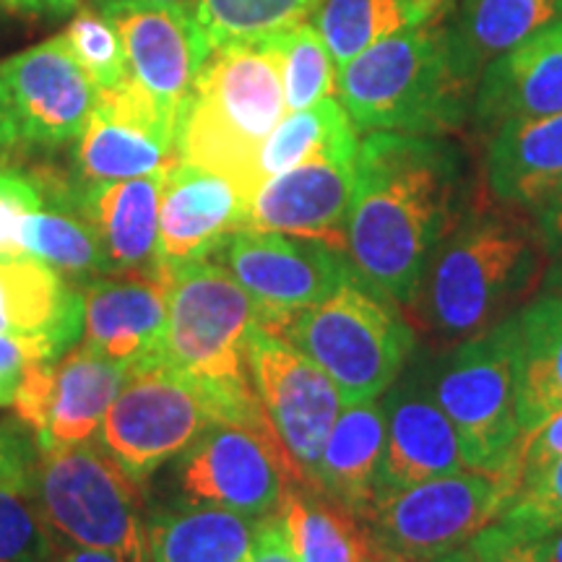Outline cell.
Masks as SVG:
<instances>
[{"label":"cell","mask_w":562,"mask_h":562,"mask_svg":"<svg viewBox=\"0 0 562 562\" xmlns=\"http://www.w3.org/2000/svg\"><path fill=\"white\" fill-rule=\"evenodd\" d=\"M430 372L440 409L461 440L467 469L513 480L524 430L518 422V313L451 347Z\"/></svg>","instance_id":"ba28073f"},{"label":"cell","mask_w":562,"mask_h":562,"mask_svg":"<svg viewBox=\"0 0 562 562\" xmlns=\"http://www.w3.org/2000/svg\"><path fill=\"white\" fill-rule=\"evenodd\" d=\"M60 351L42 336L0 334V389H16L24 368L34 360H55Z\"/></svg>","instance_id":"7bdbcfd3"},{"label":"cell","mask_w":562,"mask_h":562,"mask_svg":"<svg viewBox=\"0 0 562 562\" xmlns=\"http://www.w3.org/2000/svg\"><path fill=\"white\" fill-rule=\"evenodd\" d=\"M383 448L385 409L381 398L347 404L323 446L311 487L364 521L375 508Z\"/></svg>","instance_id":"603a6c76"},{"label":"cell","mask_w":562,"mask_h":562,"mask_svg":"<svg viewBox=\"0 0 562 562\" xmlns=\"http://www.w3.org/2000/svg\"><path fill=\"white\" fill-rule=\"evenodd\" d=\"M432 562H539L531 547L516 529L505 521L490 524L459 550L442 554Z\"/></svg>","instance_id":"60d3db41"},{"label":"cell","mask_w":562,"mask_h":562,"mask_svg":"<svg viewBox=\"0 0 562 562\" xmlns=\"http://www.w3.org/2000/svg\"><path fill=\"white\" fill-rule=\"evenodd\" d=\"M37 456L26 438L24 427L13 422H0V480H21L32 476Z\"/></svg>","instance_id":"ee69618b"},{"label":"cell","mask_w":562,"mask_h":562,"mask_svg":"<svg viewBox=\"0 0 562 562\" xmlns=\"http://www.w3.org/2000/svg\"><path fill=\"white\" fill-rule=\"evenodd\" d=\"M21 250L53 266L66 279L91 281L110 271L97 229L83 216L60 209H40L26 216Z\"/></svg>","instance_id":"836d02e7"},{"label":"cell","mask_w":562,"mask_h":562,"mask_svg":"<svg viewBox=\"0 0 562 562\" xmlns=\"http://www.w3.org/2000/svg\"><path fill=\"white\" fill-rule=\"evenodd\" d=\"M357 149L360 140L349 112L344 110L339 97H326L311 108L284 115L277 131L266 138L256 165L258 188L305 161L355 159Z\"/></svg>","instance_id":"4dcf8cb0"},{"label":"cell","mask_w":562,"mask_h":562,"mask_svg":"<svg viewBox=\"0 0 562 562\" xmlns=\"http://www.w3.org/2000/svg\"><path fill=\"white\" fill-rule=\"evenodd\" d=\"M355 159H315L269 178L248 203L245 229L305 237L347 252Z\"/></svg>","instance_id":"d6986e66"},{"label":"cell","mask_w":562,"mask_h":562,"mask_svg":"<svg viewBox=\"0 0 562 562\" xmlns=\"http://www.w3.org/2000/svg\"><path fill=\"white\" fill-rule=\"evenodd\" d=\"M40 453L32 487L55 542L117 562H151L149 518L136 476L89 440Z\"/></svg>","instance_id":"8992f818"},{"label":"cell","mask_w":562,"mask_h":562,"mask_svg":"<svg viewBox=\"0 0 562 562\" xmlns=\"http://www.w3.org/2000/svg\"><path fill=\"white\" fill-rule=\"evenodd\" d=\"M258 521L182 501L149 518L151 562H250Z\"/></svg>","instance_id":"4316f807"},{"label":"cell","mask_w":562,"mask_h":562,"mask_svg":"<svg viewBox=\"0 0 562 562\" xmlns=\"http://www.w3.org/2000/svg\"><path fill=\"white\" fill-rule=\"evenodd\" d=\"M237 419L240 414L206 385L151 362L128 370L100 427V446L140 482L186 453L211 427Z\"/></svg>","instance_id":"9c48e42d"},{"label":"cell","mask_w":562,"mask_h":562,"mask_svg":"<svg viewBox=\"0 0 562 562\" xmlns=\"http://www.w3.org/2000/svg\"><path fill=\"white\" fill-rule=\"evenodd\" d=\"M83 297L37 258L0 261V334L42 336L66 351L81 336Z\"/></svg>","instance_id":"cb8c5ba5"},{"label":"cell","mask_w":562,"mask_h":562,"mask_svg":"<svg viewBox=\"0 0 562 562\" xmlns=\"http://www.w3.org/2000/svg\"><path fill=\"white\" fill-rule=\"evenodd\" d=\"M533 214H537V229L539 235H542L550 256H562V193L554 195L550 203H544V206L533 211Z\"/></svg>","instance_id":"bcb514c9"},{"label":"cell","mask_w":562,"mask_h":562,"mask_svg":"<svg viewBox=\"0 0 562 562\" xmlns=\"http://www.w3.org/2000/svg\"><path fill=\"white\" fill-rule=\"evenodd\" d=\"M269 40L279 53L286 110L297 112L326 100V97H336V89H339V70L336 68L339 66L334 63L315 24L305 21V24Z\"/></svg>","instance_id":"e575fe53"},{"label":"cell","mask_w":562,"mask_h":562,"mask_svg":"<svg viewBox=\"0 0 562 562\" xmlns=\"http://www.w3.org/2000/svg\"><path fill=\"white\" fill-rule=\"evenodd\" d=\"M13 404V391L0 389V406H11Z\"/></svg>","instance_id":"11a10c76"},{"label":"cell","mask_w":562,"mask_h":562,"mask_svg":"<svg viewBox=\"0 0 562 562\" xmlns=\"http://www.w3.org/2000/svg\"><path fill=\"white\" fill-rule=\"evenodd\" d=\"M125 3H138V5H159V9H180L193 13L195 0H125Z\"/></svg>","instance_id":"f5cc1de1"},{"label":"cell","mask_w":562,"mask_h":562,"mask_svg":"<svg viewBox=\"0 0 562 562\" xmlns=\"http://www.w3.org/2000/svg\"><path fill=\"white\" fill-rule=\"evenodd\" d=\"M461 157L446 138L370 133L357 149L347 258L357 279L412 305L435 248L461 220Z\"/></svg>","instance_id":"6da1fadb"},{"label":"cell","mask_w":562,"mask_h":562,"mask_svg":"<svg viewBox=\"0 0 562 562\" xmlns=\"http://www.w3.org/2000/svg\"><path fill=\"white\" fill-rule=\"evenodd\" d=\"M562 21V0H459L451 24L453 45L472 74L531 34Z\"/></svg>","instance_id":"f546056e"},{"label":"cell","mask_w":562,"mask_h":562,"mask_svg":"<svg viewBox=\"0 0 562 562\" xmlns=\"http://www.w3.org/2000/svg\"><path fill=\"white\" fill-rule=\"evenodd\" d=\"M19 140H21V136H19L16 121H13V115H11L9 97H5L3 87H0V157H3V154H9L13 146L19 144Z\"/></svg>","instance_id":"681fc988"},{"label":"cell","mask_w":562,"mask_h":562,"mask_svg":"<svg viewBox=\"0 0 562 562\" xmlns=\"http://www.w3.org/2000/svg\"><path fill=\"white\" fill-rule=\"evenodd\" d=\"M178 159V128L131 74L117 87L100 89L76 146V165L89 186L144 178Z\"/></svg>","instance_id":"5bb4252c"},{"label":"cell","mask_w":562,"mask_h":562,"mask_svg":"<svg viewBox=\"0 0 562 562\" xmlns=\"http://www.w3.org/2000/svg\"><path fill=\"white\" fill-rule=\"evenodd\" d=\"M552 266L547 269V277H544V284H547V292L550 294H558L562 297V256L552 258Z\"/></svg>","instance_id":"816d5d0a"},{"label":"cell","mask_w":562,"mask_h":562,"mask_svg":"<svg viewBox=\"0 0 562 562\" xmlns=\"http://www.w3.org/2000/svg\"><path fill=\"white\" fill-rule=\"evenodd\" d=\"M487 186L503 206L539 211L562 193V112L492 131Z\"/></svg>","instance_id":"7402d4cb"},{"label":"cell","mask_w":562,"mask_h":562,"mask_svg":"<svg viewBox=\"0 0 562 562\" xmlns=\"http://www.w3.org/2000/svg\"><path fill=\"white\" fill-rule=\"evenodd\" d=\"M284 115V81L273 42L216 47L182 110L178 157L227 178L250 203L258 191V154Z\"/></svg>","instance_id":"277c9868"},{"label":"cell","mask_w":562,"mask_h":562,"mask_svg":"<svg viewBox=\"0 0 562 562\" xmlns=\"http://www.w3.org/2000/svg\"><path fill=\"white\" fill-rule=\"evenodd\" d=\"M364 562H412V560L402 558V554H393V552H385V550H378V547H372L368 560Z\"/></svg>","instance_id":"db71d44e"},{"label":"cell","mask_w":562,"mask_h":562,"mask_svg":"<svg viewBox=\"0 0 562 562\" xmlns=\"http://www.w3.org/2000/svg\"><path fill=\"white\" fill-rule=\"evenodd\" d=\"M297 562H364L368 526L311 484H292L281 505Z\"/></svg>","instance_id":"1f68e13d"},{"label":"cell","mask_w":562,"mask_h":562,"mask_svg":"<svg viewBox=\"0 0 562 562\" xmlns=\"http://www.w3.org/2000/svg\"><path fill=\"white\" fill-rule=\"evenodd\" d=\"M211 261L248 292L258 328L277 334L292 315L318 305L355 277L347 252L305 237L240 229L214 250Z\"/></svg>","instance_id":"7c38bea8"},{"label":"cell","mask_w":562,"mask_h":562,"mask_svg":"<svg viewBox=\"0 0 562 562\" xmlns=\"http://www.w3.org/2000/svg\"><path fill=\"white\" fill-rule=\"evenodd\" d=\"M128 368L102 357L87 344L63 357L55 368L50 419L37 438L40 451L87 442L100 432L112 402L121 393Z\"/></svg>","instance_id":"484cf974"},{"label":"cell","mask_w":562,"mask_h":562,"mask_svg":"<svg viewBox=\"0 0 562 562\" xmlns=\"http://www.w3.org/2000/svg\"><path fill=\"white\" fill-rule=\"evenodd\" d=\"M58 542L42 518L32 476L0 480V562H50Z\"/></svg>","instance_id":"d590c367"},{"label":"cell","mask_w":562,"mask_h":562,"mask_svg":"<svg viewBox=\"0 0 562 562\" xmlns=\"http://www.w3.org/2000/svg\"><path fill=\"white\" fill-rule=\"evenodd\" d=\"M0 5L13 13H30V16H47V13L60 16V13L74 11L79 3L76 0H0Z\"/></svg>","instance_id":"c3c4849f"},{"label":"cell","mask_w":562,"mask_h":562,"mask_svg":"<svg viewBox=\"0 0 562 562\" xmlns=\"http://www.w3.org/2000/svg\"><path fill=\"white\" fill-rule=\"evenodd\" d=\"M453 5L456 0H323L313 24L341 68L393 34L446 19Z\"/></svg>","instance_id":"f1b7e54d"},{"label":"cell","mask_w":562,"mask_h":562,"mask_svg":"<svg viewBox=\"0 0 562 562\" xmlns=\"http://www.w3.org/2000/svg\"><path fill=\"white\" fill-rule=\"evenodd\" d=\"M0 87L9 97L21 140L45 146L79 136L100 100V87L63 34L0 63Z\"/></svg>","instance_id":"9a60e30c"},{"label":"cell","mask_w":562,"mask_h":562,"mask_svg":"<svg viewBox=\"0 0 562 562\" xmlns=\"http://www.w3.org/2000/svg\"><path fill=\"white\" fill-rule=\"evenodd\" d=\"M524 537V533H521ZM539 562H562V521L524 537Z\"/></svg>","instance_id":"7dc6e473"},{"label":"cell","mask_w":562,"mask_h":562,"mask_svg":"<svg viewBox=\"0 0 562 562\" xmlns=\"http://www.w3.org/2000/svg\"><path fill=\"white\" fill-rule=\"evenodd\" d=\"M273 336L326 370L344 404L383 396L414 349V331L396 311V302L357 279V273L331 297L292 315Z\"/></svg>","instance_id":"52a82bcc"},{"label":"cell","mask_w":562,"mask_h":562,"mask_svg":"<svg viewBox=\"0 0 562 562\" xmlns=\"http://www.w3.org/2000/svg\"><path fill=\"white\" fill-rule=\"evenodd\" d=\"M476 76L446 19L378 42L339 68L336 97L357 131L442 138L472 115Z\"/></svg>","instance_id":"3957f363"},{"label":"cell","mask_w":562,"mask_h":562,"mask_svg":"<svg viewBox=\"0 0 562 562\" xmlns=\"http://www.w3.org/2000/svg\"><path fill=\"white\" fill-rule=\"evenodd\" d=\"M385 448L378 472L375 505L414 484L461 472V440L440 409L425 368L398 375L383 398Z\"/></svg>","instance_id":"e0dca14e"},{"label":"cell","mask_w":562,"mask_h":562,"mask_svg":"<svg viewBox=\"0 0 562 562\" xmlns=\"http://www.w3.org/2000/svg\"><path fill=\"white\" fill-rule=\"evenodd\" d=\"M102 11L121 34L131 79L180 131L195 76L211 55L195 30L193 13L125 0H104Z\"/></svg>","instance_id":"2e32d148"},{"label":"cell","mask_w":562,"mask_h":562,"mask_svg":"<svg viewBox=\"0 0 562 562\" xmlns=\"http://www.w3.org/2000/svg\"><path fill=\"white\" fill-rule=\"evenodd\" d=\"M170 266L97 277L83 284V344L108 360L140 368L161 362L167 331Z\"/></svg>","instance_id":"ac0fdd59"},{"label":"cell","mask_w":562,"mask_h":562,"mask_svg":"<svg viewBox=\"0 0 562 562\" xmlns=\"http://www.w3.org/2000/svg\"><path fill=\"white\" fill-rule=\"evenodd\" d=\"M550 258L539 229L513 206L474 211L435 248L409 311L427 334L456 347L521 313Z\"/></svg>","instance_id":"7a4b0ae2"},{"label":"cell","mask_w":562,"mask_h":562,"mask_svg":"<svg viewBox=\"0 0 562 562\" xmlns=\"http://www.w3.org/2000/svg\"><path fill=\"white\" fill-rule=\"evenodd\" d=\"M248 201L222 175L178 159L159 199V263L211 258L229 235L245 229Z\"/></svg>","instance_id":"ffe728a7"},{"label":"cell","mask_w":562,"mask_h":562,"mask_svg":"<svg viewBox=\"0 0 562 562\" xmlns=\"http://www.w3.org/2000/svg\"><path fill=\"white\" fill-rule=\"evenodd\" d=\"M472 112L487 131L562 112V21L484 66Z\"/></svg>","instance_id":"44dd1931"},{"label":"cell","mask_w":562,"mask_h":562,"mask_svg":"<svg viewBox=\"0 0 562 562\" xmlns=\"http://www.w3.org/2000/svg\"><path fill=\"white\" fill-rule=\"evenodd\" d=\"M170 266L161 362L222 396L243 419L266 417L250 375L258 311L229 271L211 258Z\"/></svg>","instance_id":"5b68a950"},{"label":"cell","mask_w":562,"mask_h":562,"mask_svg":"<svg viewBox=\"0 0 562 562\" xmlns=\"http://www.w3.org/2000/svg\"><path fill=\"white\" fill-rule=\"evenodd\" d=\"M562 409V297L544 292L518 313V422L524 435Z\"/></svg>","instance_id":"83f0119b"},{"label":"cell","mask_w":562,"mask_h":562,"mask_svg":"<svg viewBox=\"0 0 562 562\" xmlns=\"http://www.w3.org/2000/svg\"><path fill=\"white\" fill-rule=\"evenodd\" d=\"M55 364L53 360H34L21 372L13 389V412L24 427L34 430V438L45 430L50 419L53 396H55Z\"/></svg>","instance_id":"ab89813d"},{"label":"cell","mask_w":562,"mask_h":562,"mask_svg":"<svg viewBox=\"0 0 562 562\" xmlns=\"http://www.w3.org/2000/svg\"><path fill=\"white\" fill-rule=\"evenodd\" d=\"M42 209L37 186L19 175L0 172V261L3 258H24L21 250V229L26 216Z\"/></svg>","instance_id":"f35d334b"},{"label":"cell","mask_w":562,"mask_h":562,"mask_svg":"<svg viewBox=\"0 0 562 562\" xmlns=\"http://www.w3.org/2000/svg\"><path fill=\"white\" fill-rule=\"evenodd\" d=\"M250 562H297L290 529H286L281 510L258 521L256 547H252Z\"/></svg>","instance_id":"f6af8a7d"},{"label":"cell","mask_w":562,"mask_h":562,"mask_svg":"<svg viewBox=\"0 0 562 562\" xmlns=\"http://www.w3.org/2000/svg\"><path fill=\"white\" fill-rule=\"evenodd\" d=\"M323 0H195L193 21L209 50L261 42L315 16Z\"/></svg>","instance_id":"d6a6232c"},{"label":"cell","mask_w":562,"mask_h":562,"mask_svg":"<svg viewBox=\"0 0 562 562\" xmlns=\"http://www.w3.org/2000/svg\"><path fill=\"white\" fill-rule=\"evenodd\" d=\"M513 495L516 484L508 476L461 469L385 497L364 518V526L378 550L432 562L501 521Z\"/></svg>","instance_id":"30bf717a"},{"label":"cell","mask_w":562,"mask_h":562,"mask_svg":"<svg viewBox=\"0 0 562 562\" xmlns=\"http://www.w3.org/2000/svg\"><path fill=\"white\" fill-rule=\"evenodd\" d=\"M167 170L89 186L81 195L83 220L100 235L110 271H138L157 263L159 199Z\"/></svg>","instance_id":"d4e9b609"},{"label":"cell","mask_w":562,"mask_h":562,"mask_svg":"<svg viewBox=\"0 0 562 562\" xmlns=\"http://www.w3.org/2000/svg\"><path fill=\"white\" fill-rule=\"evenodd\" d=\"M50 562H117L115 558L104 552L87 550V547H70V544H58Z\"/></svg>","instance_id":"f907efd6"},{"label":"cell","mask_w":562,"mask_h":562,"mask_svg":"<svg viewBox=\"0 0 562 562\" xmlns=\"http://www.w3.org/2000/svg\"><path fill=\"white\" fill-rule=\"evenodd\" d=\"M562 459V409L554 412L550 419L526 432L518 446L516 463H513V480H516V492L526 482L542 474L547 467Z\"/></svg>","instance_id":"b9f144b4"},{"label":"cell","mask_w":562,"mask_h":562,"mask_svg":"<svg viewBox=\"0 0 562 562\" xmlns=\"http://www.w3.org/2000/svg\"><path fill=\"white\" fill-rule=\"evenodd\" d=\"M76 60L100 89H112L128 79V58L121 34L110 16L97 9H79L74 21L63 32Z\"/></svg>","instance_id":"8d00e7d4"},{"label":"cell","mask_w":562,"mask_h":562,"mask_svg":"<svg viewBox=\"0 0 562 562\" xmlns=\"http://www.w3.org/2000/svg\"><path fill=\"white\" fill-rule=\"evenodd\" d=\"M172 484L186 503L266 518L281 510L300 480L269 417H261L211 427L175 459Z\"/></svg>","instance_id":"8fae6325"},{"label":"cell","mask_w":562,"mask_h":562,"mask_svg":"<svg viewBox=\"0 0 562 562\" xmlns=\"http://www.w3.org/2000/svg\"><path fill=\"white\" fill-rule=\"evenodd\" d=\"M501 521L524 537L562 521V459L518 487Z\"/></svg>","instance_id":"74e56055"},{"label":"cell","mask_w":562,"mask_h":562,"mask_svg":"<svg viewBox=\"0 0 562 562\" xmlns=\"http://www.w3.org/2000/svg\"><path fill=\"white\" fill-rule=\"evenodd\" d=\"M250 375L300 484H311L323 446L347 406L339 389L311 357L258 326L250 336Z\"/></svg>","instance_id":"4fadbf2b"}]
</instances>
